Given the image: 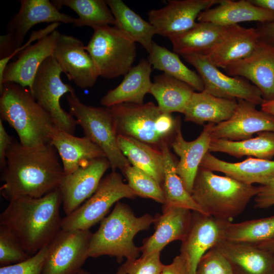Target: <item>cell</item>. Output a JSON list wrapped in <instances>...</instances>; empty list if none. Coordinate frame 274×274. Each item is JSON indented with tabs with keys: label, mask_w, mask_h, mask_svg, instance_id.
I'll return each mask as SVG.
<instances>
[{
	"label": "cell",
	"mask_w": 274,
	"mask_h": 274,
	"mask_svg": "<svg viewBox=\"0 0 274 274\" xmlns=\"http://www.w3.org/2000/svg\"><path fill=\"white\" fill-rule=\"evenodd\" d=\"M0 188L9 201L25 197L39 198L58 189L65 175L55 148L25 147L13 140L1 169Z\"/></svg>",
	"instance_id": "6da1fadb"
},
{
	"label": "cell",
	"mask_w": 274,
	"mask_h": 274,
	"mask_svg": "<svg viewBox=\"0 0 274 274\" xmlns=\"http://www.w3.org/2000/svg\"><path fill=\"white\" fill-rule=\"evenodd\" d=\"M59 189L39 198L9 201L0 214V227L10 232L30 256L48 245L61 230Z\"/></svg>",
	"instance_id": "7a4b0ae2"
},
{
	"label": "cell",
	"mask_w": 274,
	"mask_h": 274,
	"mask_svg": "<svg viewBox=\"0 0 274 274\" xmlns=\"http://www.w3.org/2000/svg\"><path fill=\"white\" fill-rule=\"evenodd\" d=\"M0 92L1 119L16 131L20 144L35 148L50 144L55 126L29 89L8 82L4 84Z\"/></svg>",
	"instance_id": "3957f363"
},
{
	"label": "cell",
	"mask_w": 274,
	"mask_h": 274,
	"mask_svg": "<svg viewBox=\"0 0 274 274\" xmlns=\"http://www.w3.org/2000/svg\"><path fill=\"white\" fill-rule=\"evenodd\" d=\"M150 214L136 217L126 204L118 201L112 212L101 221L97 230L92 233L88 248L89 257L110 256L121 260L138 258L140 247L133 242L135 235L148 229L154 223Z\"/></svg>",
	"instance_id": "277c9868"
},
{
	"label": "cell",
	"mask_w": 274,
	"mask_h": 274,
	"mask_svg": "<svg viewBox=\"0 0 274 274\" xmlns=\"http://www.w3.org/2000/svg\"><path fill=\"white\" fill-rule=\"evenodd\" d=\"M258 191L259 187L200 166L191 194L206 215L231 221L244 212Z\"/></svg>",
	"instance_id": "5b68a950"
},
{
	"label": "cell",
	"mask_w": 274,
	"mask_h": 274,
	"mask_svg": "<svg viewBox=\"0 0 274 274\" xmlns=\"http://www.w3.org/2000/svg\"><path fill=\"white\" fill-rule=\"evenodd\" d=\"M118 135L134 138L161 149L176 132L179 122L152 102L143 105L122 103L108 107Z\"/></svg>",
	"instance_id": "8992f818"
},
{
	"label": "cell",
	"mask_w": 274,
	"mask_h": 274,
	"mask_svg": "<svg viewBox=\"0 0 274 274\" xmlns=\"http://www.w3.org/2000/svg\"><path fill=\"white\" fill-rule=\"evenodd\" d=\"M66 99L70 113L81 126L85 136L102 150L112 170L119 169L122 172L130 165L119 147L118 134L109 108L85 105L75 92L67 94Z\"/></svg>",
	"instance_id": "52a82bcc"
},
{
	"label": "cell",
	"mask_w": 274,
	"mask_h": 274,
	"mask_svg": "<svg viewBox=\"0 0 274 274\" xmlns=\"http://www.w3.org/2000/svg\"><path fill=\"white\" fill-rule=\"evenodd\" d=\"M93 29L85 49L93 59L98 77L112 79L125 76L136 56L135 43L115 26Z\"/></svg>",
	"instance_id": "ba28073f"
},
{
	"label": "cell",
	"mask_w": 274,
	"mask_h": 274,
	"mask_svg": "<svg viewBox=\"0 0 274 274\" xmlns=\"http://www.w3.org/2000/svg\"><path fill=\"white\" fill-rule=\"evenodd\" d=\"M136 195L116 170L101 179L95 192L82 205L62 218L64 231L89 230L101 221L111 207L121 199L133 198Z\"/></svg>",
	"instance_id": "9c48e42d"
},
{
	"label": "cell",
	"mask_w": 274,
	"mask_h": 274,
	"mask_svg": "<svg viewBox=\"0 0 274 274\" xmlns=\"http://www.w3.org/2000/svg\"><path fill=\"white\" fill-rule=\"evenodd\" d=\"M62 72L53 55L48 57L40 66L30 91L49 115L56 127L74 134L78 122L62 108L60 100L63 95L75 92V90L71 85L62 81Z\"/></svg>",
	"instance_id": "30bf717a"
},
{
	"label": "cell",
	"mask_w": 274,
	"mask_h": 274,
	"mask_svg": "<svg viewBox=\"0 0 274 274\" xmlns=\"http://www.w3.org/2000/svg\"><path fill=\"white\" fill-rule=\"evenodd\" d=\"M183 57L196 70L204 90L211 94L224 98L242 99L255 105L263 102L262 93L256 86L244 78L224 74L206 55L193 54Z\"/></svg>",
	"instance_id": "8fae6325"
},
{
	"label": "cell",
	"mask_w": 274,
	"mask_h": 274,
	"mask_svg": "<svg viewBox=\"0 0 274 274\" xmlns=\"http://www.w3.org/2000/svg\"><path fill=\"white\" fill-rule=\"evenodd\" d=\"M92 233L61 230L48 245L42 274H78L86 260Z\"/></svg>",
	"instance_id": "7c38bea8"
},
{
	"label": "cell",
	"mask_w": 274,
	"mask_h": 274,
	"mask_svg": "<svg viewBox=\"0 0 274 274\" xmlns=\"http://www.w3.org/2000/svg\"><path fill=\"white\" fill-rule=\"evenodd\" d=\"M237 102L236 108L229 119L206 125L211 139L240 141L252 138L255 133L274 131V116L258 110L255 105L248 101L237 99Z\"/></svg>",
	"instance_id": "4fadbf2b"
},
{
	"label": "cell",
	"mask_w": 274,
	"mask_h": 274,
	"mask_svg": "<svg viewBox=\"0 0 274 274\" xmlns=\"http://www.w3.org/2000/svg\"><path fill=\"white\" fill-rule=\"evenodd\" d=\"M227 221L192 211L188 233L182 241L180 254L185 258L187 274H196L202 256L223 240Z\"/></svg>",
	"instance_id": "5bb4252c"
},
{
	"label": "cell",
	"mask_w": 274,
	"mask_h": 274,
	"mask_svg": "<svg viewBox=\"0 0 274 274\" xmlns=\"http://www.w3.org/2000/svg\"><path fill=\"white\" fill-rule=\"evenodd\" d=\"M221 0H170L163 8L148 13L149 22L157 35L168 38L192 28L203 11Z\"/></svg>",
	"instance_id": "9a60e30c"
},
{
	"label": "cell",
	"mask_w": 274,
	"mask_h": 274,
	"mask_svg": "<svg viewBox=\"0 0 274 274\" xmlns=\"http://www.w3.org/2000/svg\"><path fill=\"white\" fill-rule=\"evenodd\" d=\"M53 56L68 79L77 86L86 89L95 85L98 75L92 57L81 40L60 34Z\"/></svg>",
	"instance_id": "2e32d148"
},
{
	"label": "cell",
	"mask_w": 274,
	"mask_h": 274,
	"mask_svg": "<svg viewBox=\"0 0 274 274\" xmlns=\"http://www.w3.org/2000/svg\"><path fill=\"white\" fill-rule=\"evenodd\" d=\"M110 167L109 160L104 157L91 160L73 173L65 174L59 189L66 215L74 212L95 192Z\"/></svg>",
	"instance_id": "e0dca14e"
},
{
	"label": "cell",
	"mask_w": 274,
	"mask_h": 274,
	"mask_svg": "<svg viewBox=\"0 0 274 274\" xmlns=\"http://www.w3.org/2000/svg\"><path fill=\"white\" fill-rule=\"evenodd\" d=\"M224 70L229 76L251 81L261 92L264 100L274 99V45L259 40L250 55Z\"/></svg>",
	"instance_id": "ac0fdd59"
},
{
	"label": "cell",
	"mask_w": 274,
	"mask_h": 274,
	"mask_svg": "<svg viewBox=\"0 0 274 274\" xmlns=\"http://www.w3.org/2000/svg\"><path fill=\"white\" fill-rule=\"evenodd\" d=\"M20 3L19 11L7 25V33L14 42L16 50L22 45L26 34L36 24L64 23L74 26L78 21L77 18L60 12L49 0H21Z\"/></svg>",
	"instance_id": "d6986e66"
},
{
	"label": "cell",
	"mask_w": 274,
	"mask_h": 274,
	"mask_svg": "<svg viewBox=\"0 0 274 274\" xmlns=\"http://www.w3.org/2000/svg\"><path fill=\"white\" fill-rule=\"evenodd\" d=\"M60 34L56 29L20 52L18 58L7 65L0 91L4 84L8 82L17 83L30 90L40 66L46 59L53 55Z\"/></svg>",
	"instance_id": "ffe728a7"
},
{
	"label": "cell",
	"mask_w": 274,
	"mask_h": 274,
	"mask_svg": "<svg viewBox=\"0 0 274 274\" xmlns=\"http://www.w3.org/2000/svg\"><path fill=\"white\" fill-rule=\"evenodd\" d=\"M191 211L180 207H163L162 214L155 217L154 233L144 239L140 247L142 255L161 252L172 242H182L190 228Z\"/></svg>",
	"instance_id": "44dd1931"
},
{
	"label": "cell",
	"mask_w": 274,
	"mask_h": 274,
	"mask_svg": "<svg viewBox=\"0 0 274 274\" xmlns=\"http://www.w3.org/2000/svg\"><path fill=\"white\" fill-rule=\"evenodd\" d=\"M211 141L210 133L206 125L195 140L186 141L179 123L172 146L175 153L180 157V160L176 165V172L190 194L201 161L209 152Z\"/></svg>",
	"instance_id": "7402d4cb"
},
{
	"label": "cell",
	"mask_w": 274,
	"mask_h": 274,
	"mask_svg": "<svg viewBox=\"0 0 274 274\" xmlns=\"http://www.w3.org/2000/svg\"><path fill=\"white\" fill-rule=\"evenodd\" d=\"M200 167L219 172L242 183L264 185L274 178V160L249 157L239 162H228L216 158L209 151Z\"/></svg>",
	"instance_id": "603a6c76"
},
{
	"label": "cell",
	"mask_w": 274,
	"mask_h": 274,
	"mask_svg": "<svg viewBox=\"0 0 274 274\" xmlns=\"http://www.w3.org/2000/svg\"><path fill=\"white\" fill-rule=\"evenodd\" d=\"M229 263L233 274H271L274 254L255 246L222 240L215 247Z\"/></svg>",
	"instance_id": "cb8c5ba5"
},
{
	"label": "cell",
	"mask_w": 274,
	"mask_h": 274,
	"mask_svg": "<svg viewBox=\"0 0 274 274\" xmlns=\"http://www.w3.org/2000/svg\"><path fill=\"white\" fill-rule=\"evenodd\" d=\"M50 144L57 151L66 175L91 160L106 157L102 150L86 136L77 137L55 126Z\"/></svg>",
	"instance_id": "d4e9b609"
},
{
	"label": "cell",
	"mask_w": 274,
	"mask_h": 274,
	"mask_svg": "<svg viewBox=\"0 0 274 274\" xmlns=\"http://www.w3.org/2000/svg\"><path fill=\"white\" fill-rule=\"evenodd\" d=\"M197 20L225 26L252 21L266 23L274 21V12L254 5L250 0H221L217 6L202 12Z\"/></svg>",
	"instance_id": "484cf974"
},
{
	"label": "cell",
	"mask_w": 274,
	"mask_h": 274,
	"mask_svg": "<svg viewBox=\"0 0 274 274\" xmlns=\"http://www.w3.org/2000/svg\"><path fill=\"white\" fill-rule=\"evenodd\" d=\"M231 26L198 22L191 29L168 38L174 52L177 54L182 56L193 54L206 56L223 40Z\"/></svg>",
	"instance_id": "4316f807"
},
{
	"label": "cell",
	"mask_w": 274,
	"mask_h": 274,
	"mask_svg": "<svg viewBox=\"0 0 274 274\" xmlns=\"http://www.w3.org/2000/svg\"><path fill=\"white\" fill-rule=\"evenodd\" d=\"M259 40L257 29L231 25L223 40L206 56L215 66L224 69L250 55Z\"/></svg>",
	"instance_id": "83f0119b"
},
{
	"label": "cell",
	"mask_w": 274,
	"mask_h": 274,
	"mask_svg": "<svg viewBox=\"0 0 274 274\" xmlns=\"http://www.w3.org/2000/svg\"><path fill=\"white\" fill-rule=\"evenodd\" d=\"M152 65L147 59H141L124 76L120 84L111 89L101 98L105 107L122 103L143 105L145 95L149 93L152 85L151 81Z\"/></svg>",
	"instance_id": "f1b7e54d"
},
{
	"label": "cell",
	"mask_w": 274,
	"mask_h": 274,
	"mask_svg": "<svg viewBox=\"0 0 274 274\" xmlns=\"http://www.w3.org/2000/svg\"><path fill=\"white\" fill-rule=\"evenodd\" d=\"M237 105L236 99L218 97L204 90L194 91L184 113L185 120L200 125L218 124L229 119Z\"/></svg>",
	"instance_id": "f546056e"
},
{
	"label": "cell",
	"mask_w": 274,
	"mask_h": 274,
	"mask_svg": "<svg viewBox=\"0 0 274 274\" xmlns=\"http://www.w3.org/2000/svg\"><path fill=\"white\" fill-rule=\"evenodd\" d=\"M117 141L120 149L130 164L149 174L162 186L164 157L161 149L122 135H118Z\"/></svg>",
	"instance_id": "4dcf8cb0"
},
{
	"label": "cell",
	"mask_w": 274,
	"mask_h": 274,
	"mask_svg": "<svg viewBox=\"0 0 274 274\" xmlns=\"http://www.w3.org/2000/svg\"><path fill=\"white\" fill-rule=\"evenodd\" d=\"M193 92L186 83L163 73L154 77L149 93L155 97L161 112L184 114Z\"/></svg>",
	"instance_id": "1f68e13d"
},
{
	"label": "cell",
	"mask_w": 274,
	"mask_h": 274,
	"mask_svg": "<svg viewBox=\"0 0 274 274\" xmlns=\"http://www.w3.org/2000/svg\"><path fill=\"white\" fill-rule=\"evenodd\" d=\"M115 18V26L135 43L140 44L149 53L156 35L151 24L127 6L122 0H107Z\"/></svg>",
	"instance_id": "d6a6232c"
},
{
	"label": "cell",
	"mask_w": 274,
	"mask_h": 274,
	"mask_svg": "<svg viewBox=\"0 0 274 274\" xmlns=\"http://www.w3.org/2000/svg\"><path fill=\"white\" fill-rule=\"evenodd\" d=\"M209 151L225 153L236 158L248 156L271 160L274 157V131H261L255 138L240 141L211 139Z\"/></svg>",
	"instance_id": "836d02e7"
},
{
	"label": "cell",
	"mask_w": 274,
	"mask_h": 274,
	"mask_svg": "<svg viewBox=\"0 0 274 274\" xmlns=\"http://www.w3.org/2000/svg\"><path fill=\"white\" fill-rule=\"evenodd\" d=\"M161 149L164 157V178L162 185L165 202L163 207L176 206L188 209L206 215L186 189L177 174L174 159L167 142L162 144Z\"/></svg>",
	"instance_id": "e575fe53"
},
{
	"label": "cell",
	"mask_w": 274,
	"mask_h": 274,
	"mask_svg": "<svg viewBox=\"0 0 274 274\" xmlns=\"http://www.w3.org/2000/svg\"><path fill=\"white\" fill-rule=\"evenodd\" d=\"M148 61L152 67L165 74L183 81L198 92L204 90L199 75L187 67L178 54L153 41L148 53Z\"/></svg>",
	"instance_id": "d590c367"
},
{
	"label": "cell",
	"mask_w": 274,
	"mask_h": 274,
	"mask_svg": "<svg viewBox=\"0 0 274 274\" xmlns=\"http://www.w3.org/2000/svg\"><path fill=\"white\" fill-rule=\"evenodd\" d=\"M274 238V215L232 223L226 221L223 240L256 246Z\"/></svg>",
	"instance_id": "8d00e7d4"
},
{
	"label": "cell",
	"mask_w": 274,
	"mask_h": 274,
	"mask_svg": "<svg viewBox=\"0 0 274 274\" xmlns=\"http://www.w3.org/2000/svg\"><path fill=\"white\" fill-rule=\"evenodd\" d=\"M51 2L59 10L65 6L77 14L79 17L74 26H87L94 28L115 24V18L106 1L55 0Z\"/></svg>",
	"instance_id": "74e56055"
},
{
	"label": "cell",
	"mask_w": 274,
	"mask_h": 274,
	"mask_svg": "<svg viewBox=\"0 0 274 274\" xmlns=\"http://www.w3.org/2000/svg\"><path fill=\"white\" fill-rule=\"evenodd\" d=\"M128 185L136 196L150 198L164 204L165 197L162 186L142 169L129 165L122 172Z\"/></svg>",
	"instance_id": "f35d334b"
},
{
	"label": "cell",
	"mask_w": 274,
	"mask_h": 274,
	"mask_svg": "<svg viewBox=\"0 0 274 274\" xmlns=\"http://www.w3.org/2000/svg\"><path fill=\"white\" fill-rule=\"evenodd\" d=\"M30 256L10 232L0 227L1 267L18 263Z\"/></svg>",
	"instance_id": "ab89813d"
},
{
	"label": "cell",
	"mask_w": 274,
	"mask_h": 274,
	"mask_svg": "<svg viewBox=\"0 0 274 274\" xmlns=\"http://www.w3.org/2000/svg\"><path fill=\"white\" fill-rule=\"evenodd\" d=\"M160 253L154 252L126 260L120 268L126 274H160L164 266L160 260Z\"/></svg>",
	"instance_id": "60d3db41"
},
{
	"label": "cell",
	"mask_w": 274,
	"mask_h": 274,
	"mask_svg": "<svg viewBox=\"0 0 274 274\" xmlns=\"http://www.w3.org/2000/svg\"><path fill=\"white\" fill-rule=\"evenodd\" d=\"M196 274H233L226 258L214 247L201 258Z\"/></svg>",
	"instance_id": "b9f144b4"
},
{
	"label": "cell",
	"mask_w": 274,
	"mask_h": 274,
	"mask_svg": "<svg viewBox=\"0 0 274 274\" xmlns=\"http://www.w3.org/2000/svg\"><path fill=\"white\" fill-rule=\"evenodd\" d=\"M47 251L48 245L23 261L2 266L0 274H42Z\"/></svg>",
	"instance_id": "7bdbcfd3"
},
{
	"label": "cell",
	"mask_w": 274,
	"mask_h": 274,
	"mask_svg": "<svg viewBox=\"0 0 274 274\" xmlns=\"http://www.w3.org/2000/svg\"><path fill=\"white\" fill-rule=\"evenodd\" d=\"M60 23H53L50 24L46 27L31 32L29 38L27 42L23 44L20 48L16 50L10 56L8 57L0 59V88L2 87V82L3 80L4 75L5 69L10 62V60L14 57L15 55L21 52L22 50L29 46L31 44L35 41L45 37L49 35L59 26Z\"/></svg>",
	"instance_id": "ee69618b"
},
{
	"label": "cell",
	"mask_w": 274,
	"mask_h": 274,
	"mask_svg": "<svg viewBox=\"0 0 274 274\" xmlns=\"http://www.w3.org/2000/svg\"><path fill=\"white\" fill-rule=\"evenodd\" d=\"M254 198L256 208L264 209L274 206V178L259 186V191Z\"/></svg>",
	"instance_id": "f6af8a7d"
},
{
	"label": "cell",
	"mask_w": 274,
	"mask_h": 274,
	"mask_svg": "<svg viewBox=\"0 0 274 274\" xmlns=\"http://www.w3.org/2000/svg\"><path fill=\"white\" fill-rule=\"evenodd\" d=\"M160 274H187L184 257L181 254L177 256L171 263L164 265Z\"/></svg>",
	"instance_id": "bcb514c9"
},
{
	"label": "cell",
	"mask_w": 274,
	"mask_h": 274,
	"mask_svg": "<svg viewBox=\"0 0 274 274\" xmlns=\"http://www.w3.org/2000/svg\"><path fill=\"white\" fill-rule=\"evenodd\" d=\"M13 139L9 135L0 119V167L2 169L5 165L6 155L8 149L13 141Z\"/></svg>",
	"instance_id": "7dc6e473"
},
{
	"label": "cell",
	"mask_w": 274,
	"mask_h": 274,
	"mask_svg": "<svg viewBox=\"0 0 274 274\" xmlns=\"http://www.w3.org/2000/svg\"><path fill=\"white\" fill-rule=\"evenodd\" d=\"M257 29L260 41L274 45V21L264 23L262 26Z\"/></svg>",
	"instance_id": "c3c4849f"
},
{
	"label": "cell",
	"mask_w": 274,
	"mask_h": 274,
	"mask_svg": "<svg viewBox=\"0 0 274 274\" xmlns=\"http://www.w3.org/2000/svg\"><path fill=\"white\" fill-rule=\"evenodd\" d=\"M254 5L274 12V0H250Z\"/></svg>",
	"instance_id": "681fc988"
},
{
	"label": "cell",
	"mask_w": 274,
	"mask_h": 274,
	"mask_svg": "<svg viewBox=\"0 0 274 274\" xmlns=\"http://www.w3.org/2000/svg\"><path fill=\"white\" fill-rule=\"evenodd\" d=\"M255 246L274 254V238Z\"/></svg>",
	"instance_id": "f907efd6"
},
{
	"label": "cell",
	"mask_w": 274,
	"mask_h": 274,
	"mask_svg": "<svg viewBox=\"0 0 274 274\" xmlns=\"http://www.w3.org/2000/svg\"><path fill=\"white\" fill-rule=\"evenodd\" d=\"M261 110L274 116V99L265 101L261 105Z\"/></svg>",
	"instance_id": "816d5d0a"
},
{
	"label": "cell",
	"mask_w": 274,
	"mask_h": 274,
	"mask_svg": "<svg viewBox=\"0 0 274 274\" xmlns=\"http://www.w3.org/2000/svg\"><path fill=\"white\" fill-rule=\"evenodd\" d=\"M78 274H90L87 271L81 269ZM114 274H126L121 268H119L116 273Z\"/></svg>",
	"instance_id": "f5cc1de1"
},
{
	"label": "cell",
	"mask_w": 274,
	"mask_h": 274,
	"mask_svg": "<svg viewBox=\"0 0 274 274\" xmlns=\"http://www.w3.org/2000/svg\"><path fill=\"white\" fill-rule=\"evenodd\" d=\"M271 274H274V266H273V270H272V272Z\"/></svg>",
	"instance_id": "db71d44e"
}]
</instances>
